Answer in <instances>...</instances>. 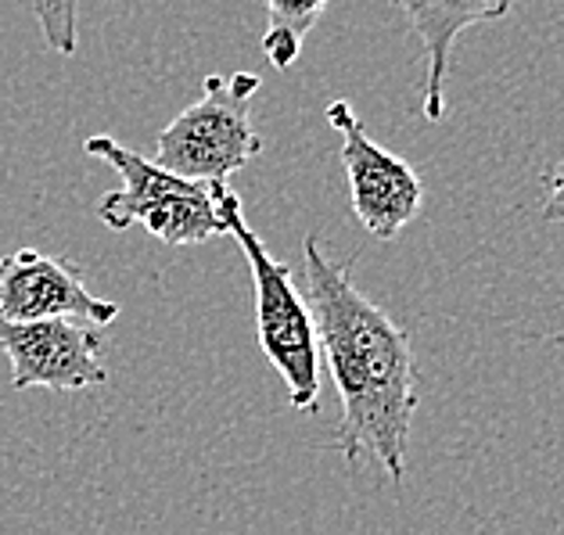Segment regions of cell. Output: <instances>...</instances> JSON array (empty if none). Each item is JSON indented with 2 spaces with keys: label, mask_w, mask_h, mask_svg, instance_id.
<instances>
[{
  "label": "cell",
  "mask_w": 564,
  "mask_h": 535,
  "mask_svg": "<svg viewBox=\"0 0 564 535\" xmlns=\"http://www.w3.org/2000/svg\"><path fill=\"white\" fill-rule=\"evenodd\" d=\"M306 306L316 346L341 400L335 449L349 463H378L399 485L417 414V363L410 335L352 281V263H335L324 241H302Z\"/></svg>",
  "instance_id": "6da1fadb"
},
{
  "label": "cell",
  "mask_w": 564,
  "mask_h": 535,
  "mask_svg": "<svg viewBox=\"0 0 564 535\" xmlns=\"http://www.w3.org/2000/svg\"><path fill=\"white\" fill-rule=\"evenodd\" d=\"M216 212L224 223V234L238 241V249L249 259L256 284V335L267 360L284 378L288 400L302 414L321 410V346H316L313 313L306 295L299 292L292 266L273 259L263 238L245 223L238 190L216 184Z\"/></svg>",
  "instance_id": "7a4b0ae2"
},
{
  "label": "cell",
  "mask_w": 564,
  "mask_h": 535,
  "mask_svg": "<svg viewBox=\"0 0 564 535\" xmlns=\"http://www.w3.org/2000/svg\"><path fill=\"white\" fill-rule=\"evenodd\" d=\"M84 151L90 159H105L122 176V187L101 195L98 209H94L108 230H130L141 223L151 238H159L170 249L205 244L209 238L224 234L216 212V184L173 176L151 159L122 148L108 133L87 137Z\"/></svg>",
  "instance_id": "3957f363"
},
{
  "label": "cell",
  "mask_w": 564,
  "mask_h": 535,
  "mask_svg": "<svg viewBox=\"0 0 564 535\" xmlns=\"http://www.w3.org/2000/svg\"><path fill=\"white\" fill-rule=\"evenodd\" d=\"M259 84L256 73L205 76V94L159 133L151 162L195 184H227L263 151L249 116Z\"/></svg>",
  "instance_id": "277c9868"
},
{
  "label": "cell",
  "mask_w": 564,
  "mask_h": 535,
  "mask_svg": "<svg viewBox=\"0 0 564 535\" xmlns=\"http://www.w3.org/2000/svg\"><path fill=\"white\" fill-rule=\"evenodd\" d=\"M327 122L338 133V155L349 181V205L352 216L370 238L392 241L406 223H414L424 205V184L417 170L406 159L381 148L367 127L356 119L349 101L327 105Z\"/></svg>",
  "instance_id": "5b68a950"
},
{
  "label": "cell",
  "mask_w": 564,
  "mask_h": 535,
  "mask_svg": "<svg viewBox=\"0 0 564 535\" xmlns=\"http://www.w3.org/2000/svg\"><path fill=\"white\" fill-rule=\"evenodd\" d=\"M0 352L11 363V389L87 392L108 381L101 327L76 320L11 324L0 317Z\"/></svg>",
  "instance_id": "8992f818"
},
{
  "label": "cell",
  "mask_w": 564,
  "mask_h": 535,
  "mask_svg": "<svg viewBox=\"0 0 564 535\" xmlns=\"http://www.w3.org/2000/svg\"><path fill=\"white\" fill-rule=\"evenodd\" d=\"M0 317L11 324L76 320L87 327L116 324L119 306L87 292L84 277L36 249L0 255Z\"/></svg>",
  "instance_id": "52a82bcc"
},
{
  "label": "cell",
  "mask_w": 564,
  "mask_h": 535,
  "mask_svg": "<svg viewBox=\"0 0 564 535\" xmlns=\"http://www.w3.org/2000/svg\"><path fill=\"white\" fill-rule=\"evenodd\" d=\"M417 33L429 73H424V119L438 122L446 116V79L453 62V44L464 30L500 22L518 8V0H392Z\"/></svg>",
  "instance_id": "ba28073f"
},
{
  "label": "cell",
  "mask_w": 564,
  "mask_h": 535,
  "mask_svg": "<svg viewBox=\"0 0 564 535\" xmlns=\"http://www.w3.org/2000/svg\"><path fill=\"white\" fill-rule=\"evenodd\" d=\"M327 0H267V33L263 54L273 68H292L302 54V44L316 22H321Z\"/></svg>",
  "instance_id": "9c48e42d"
},
{
  "label": "cell",
  "mask_w": 564,
  "mask_h": 535,
  "mask_svg": "<svg viewBox=\"0 0 564 535\" xmlns=\"http://www.w3.org/2000/svg\"><path fill=\"white\" fill-rule=\"evenodd\" d=\"M30 11L44 44L62 58H73L79 47V0H30Z\"/></svg>",
  "instance_id": "30bf717a"
},
{
  "label": "cell",
  "mask_w": 564,
  "mask_h": 535,
  "mask_svg": "<svg viewBox=\"0 0 564 535\" xmlns=\"http://www.w3.org/2000/svg\"><path fill=\"white\" fill-rule=\"evenodd\" d=\"M546 223H564V155L543 173V209Z\"/></svg>",
  "instance_id": "8fae6325"
}]
</instances>
